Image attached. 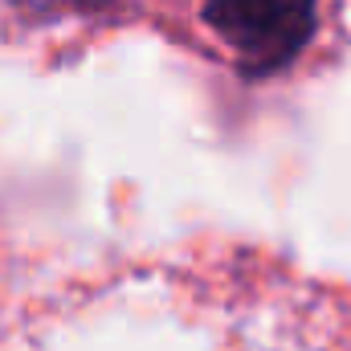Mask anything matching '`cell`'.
Masks as SVG:
<instances>
[{
  "label": "cell",
  "mask_w": 351,
  "mask_h": 351,
  "mask_svg": "<svg viewBox=\"0 0 351 351\" xmlns=\"http://www.w3.org/2000/svg\"><path fill=\"white\" fill-rule=\"evenodd\" d=\"M192 21L229 66L274 74L315 41L319 0H192Z\"/></svg>",
  "instance_id": "obj_1"
}]
</instances>
